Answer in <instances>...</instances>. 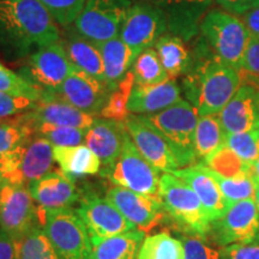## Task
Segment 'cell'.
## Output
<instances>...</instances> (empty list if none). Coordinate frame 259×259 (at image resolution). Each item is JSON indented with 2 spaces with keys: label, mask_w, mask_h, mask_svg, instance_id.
Wrapping results in <instances>:
<instances>
[{
  "label": "cell",
  "mask_w": 259,
  "mask_h": 259,
  "mask_svg": "<svg viewBox=\"0 0 259 259\" xmlns=\"http://www.w3.org/2000/svg\"><path fill=\"white\" fill-rule=\"evenodd\" d=\"M57 22L38 0H0V48L21 59L59 41Z\"/></svg>",
  "instance_id": "cell-1"
},
{
  "label": "cell",
  "mask_w": 259,
  "mask_h": 259,
  "mask_svg": "<svg viewBox=\"0 0 259 259\" xmlns=\"http://www.w3.org/2000/svg\"><path fill=\"white\" fill-rule=\"evenodd\" d=\"M242 85L240 71L213 57L204 61L185 82L187 99L199 116L218 115Z\"/></svg>",
  "instance_id": "cell-2"
},
{
  "label": "cell",
  "mask_w": 259,
  "mask_h": 259,
  "mask_svg": "<svg viewBox=\"0 0 259 259\" xmlns=\"http://www.w3.org/2000/svg\"><path fill=\"white\" fill-rule=\"evenodd\" d=\"M161 202L166 220L178 232L206 239L210 220L196 192L171 173L161 176Z\"/></svg>",
  "instance_id": "cell-3"
},
{
  "label": "cell",
  "mask_w": 259,
  "mask_h": 259,
  "mask_svg": "<svg viewBox=\"0 0 259 259\" xmlns=\"http://www.w3.org/2000/svg\"><path fill=\"white\" fill-rule=\"evenodd\" d=\"M38 223L60 259H93V241L74 208L38 211Z\"/></svg>",
  "instance_id": "cell-4"
},
{
  "label": "cell",
  "mask_w": 259,
  "mask_h": 259,
  "mask_svg": "<svg viewBox=\"0 0 259 259\" xmlns=\"http://www.w3.org/2000/svg\"><path fill=\"white\" fill-rule=\"evenodd\" d=\"M145 116L169 144L180 168L198 163L194 153V132L199 114L192 103L181 99L163 111Z\"/></svg>",
  "instance_id": "cell-5"
},
{
  "label": "cell",
  "mask_w": 259,
  "mask_h": 259,
  "mask_svg": "<svg viewBox=\"0 0 259 259\" xmlns=\"http://www.w3.org/2000/svg\"><path fill=\"white\" fill-rule=\"evenodd\" d=\"M200 31L218 59L228 66L241 70L252 36L238 16L225 10H211L204 16Z\"/></svg>",
  "instance_id": "cell-6"
},
{
  "label": "cell",
  "mask_w": 259,
  "mask_h": 259,
  "mask_svg": "<svg viewBox=\"0 0 259 259\" xmlns=\"http://www.w3.org/2000/svg\"><path fill=\"white\" fill-rule=\"evenodd\" d=\"M100 174L116 186L125 187L162 203L161 177L158 176V170L142 156L128 135L115 163L108 170Z\"/></svg>",
  "instance_id": "cell-7"
},
{
  "label": "cell",
  "mask_w": 259,
  "mask_h": 259,
  "mask_svg": "<svg viewBox=\"0 0 259 259\" xmlns=\"http://www.w3.org/2000/svg\"><path fill=\"white\" fill-rule=\"evenodd\" d=\"M131 6V0H87L74 21V30L97 45L120 36Z\"/></svg>",
  "instance_id": "cell-8"
},
{
  "label": "cell",
  "mask_w": 259,
  "mask_h": 259,
  "mask_svg": "<svg viewBox=\"0 0 259 259\" xmlns=\"http://www.w3.org/2000/svg\"><path fill=\"white\" fill-rule=\"evenodd\" d=\"M206 239L221 248L259 239V210L254 199L232 204L222 218L210 222Z\"/></svg>",
  "instance_id": "cell-9"
},
{
  "label": "cell",
  "mask_w": 259,
  "mask_h": 259,
  "mask_svg": "<svg viewBox=\"0 0 259 259\" xmlns=\"http://www.w3.org/2000/svg\"><path fill=\"white\" fill-rule=\"evenodd\" d=\"M76 211L88 229L92 241L137 229L108 199L89 187L80 189Z\"/></svg>",
  "instance_id": "cell-10"
},
{
  "label": "cell",
  "mask_w": 259,
  "mask_h": 259,
  "mask_svg": "<svg viewBox=\"0 0 259 259\" xmlns=\"http://www.w3.org/2000/svg\"><path fill=\"white\" fill-rule=\"evenodd\" d=\"M73 65L59 40L35 51L29 56L21 74L44 93H56L69 77Z\"/></svg>",
  "instance_id": "cell-11"
},
{
  "label": "cell",
  "mask_w": 259,
  "mask_h": 259,
  "mask_svg": "<svg viewBox=\"0 0 259 259\" xmlns=\"http://www.w3.org/2000/svg\"><path fill=\"white\" fill-rule=\"evenodd\" d=\"M168 18L163 9L139 2L132 4L122 24L120 37L136 53L153 48L167 30Z\"/></svg>",
  "instance_id": "cell-12"
},
{
  "label": "cell",
  "mask_w": 259,
  "mask_h": 259,
  "mask_svg": "<svg viewBox=\"0 0 259 259\" xmlns=\"http://www.w3.org/2000/svg\"><path fill=\"white\" fill-rule=\"evenodd\" d=\"M38 223L37 206L28 186L0 185V229L17 241Z\"/></svg>",
  "instance_id": "cell-13"
},
{
  "label": "cell",
  "mask_w": 259,
  "mask_h": 259,
  "mask_svg": "<svg viewBox=\"0 0 259 259\" xmlns=\"http://www.w3.org/2000/svg\"><path fill=\"white\" fill-rule=\"evenodd\" d=\"M124 125L136 148L155 169L163 173L179 169L180 166L169 144L147 116L130 114L124 120Z\"/></svg>",
  "instance_id": "cell-14"
},
{
  "label": "cell",
  "mask_w": 259,
  "mask_h": 259,
  "mask_svg": "<svg viewBox=\"0 0 259 259\" xmlns=\"http://www.w3.org/2000/svg\"><path fill=\"white\" fill-rule=\"evenodd\" d=\"M14 166L5 178V183L29 186L32 181L51 173L54 166L53 145L46 138L32 136L14 151Z\"/></svg>",
  "instance_id": "cell-15"
},
{
  "label": "cell",
  "mask_w": 259,
  "mask_h": 259,
  "mask_svg": "<svg viewBox=\"0 0 259 259\" xmlns=\"http://www.w3.org/2000/svg\"><path fill=\"white\" fill-rule=\"evenodd\" d=\"M111 93L106 84L99 82L73 66L69 77L61 84L60 88L51 95L69 102L87 114L100 116Z\"/></svg>",
  "instance_id": "cell-16"
},
{
  "label": "cell",
  "mask_w": 259,
  "mask_h": 259,
  "mask_svg": "<svg viewBox=\"0 0 259 259\" xmlns=\"http://www.w3.org/2000/svg\"><path fill=\"white\" fill-rule=\"evenodd\" d=\"M106 198L139 231L147 233L166 220L162 203L121 186L107 190Z\"/></svg>",
  "instance_id": "cell-17"
},
{
  "label": "cell",
  "mask_w": 259,
  "mask_h": 259,
  "mask_svg": "<svg viewBox=\"0 0 259 259\" xmlns=\"http://www.w3.org/2000/svg\"><path fill=\"white\" fill-rule=\"evenodd\" d=\"M38 211L73 208L80 198V189L61 170H52L28 186Z\"/></svg>",
  "instance_id": "cell-18"
},
{
  "label": "cell",
  "mask_w": 259,
  "mask_h": 259,
  "mask_svg": "<svg viewBox=\"0 0 259 259\" xmlns=\"http://www.w3.org/2000/svg\"><path fill=\"white\" fill-rule=\"evenodd\" d=\"M218 115L226 134L259 130V90L242 84Z\"/></svg>",
  "instance_id": "cell-19"
},
{
  "label": "cell",
  "mask_w": 259,
  "mask_h": 259,
  "mask_svg": "<svg viewBox=\"0 0 259 259\" xmlns=\"http://www.w3.org/2000/svg\"><path fill=\"white\" fill-rule=\"evenodd\" d=\"M127 135L124 121L96 116L88 128L84 144L92 149L101 161L102 169L100 173L108 170L115 163L120 156Z\"/></svg>",
  "instance_id": "cell-20"
},
{
  "label": "cell",
  "mask_w": 259,
  "mask_h": 259,
  "mask_svg": "<svg viewBox=\"0 0 259 259\" xmlns=\"http://www.w3.org/2000/svg\"><path fill=\"white\" fill-rule=\"evenodd\" d=\"M171 174L185 181L196 192L208 213L210 222L222 218L231 206L223 197L211 169H209L205 164L196 163L189 167L179 168L171 171Z\"/></svg>",
  "instance_id": "cell-21"
},
{
  "label": "cell",
  "mask_w": 259,
  "mask_h": 259,
  "mask_svg": "<svg viewBox=\"0 0 259 259\" xmlns=\"http://www.w3.org/2000/svg\"><path fill=\"white\" fill-rule=\"evenodd\" d=\"M28 118L36 127L37 125L48 124L54 126H69L77 128H89L96 116L87 114L69 102L44 93L42 99L34 109L27 112Z\"/></svg>",
  "instance_id": "cell-22"
},
{
  "label": "cell",
  "mask_w": 259,
  "mask_h": 259,
  "mask_svg": "<svg viewBox=\"0 0 259 259\" xmlns=\"http://www.w3.org/2000/svg\"><path fill=\"white\" fill-rule=\"evenodd\" d=\"M181 100V90L176 79L154 85H135L128 100L131 114L150 115L163 111Z\"/></svg>",
  "instance_id": "cell-23"
},
{
  "label": "cell",
  "mask_w": 259,
  "mask_h": 259,
  "mask_svg": "<svg viewBox=\"0 0 259 259\" xmlns=\"http://www.w3.org/2000/svg\"><path fill=\"white\" fill-rule=\"evenodd\" d=\"M63 45L71 64L76 69L106 84L105 67L99 45L83 37L76 30L67 34Z\"/></svg>",
  "instance_id": "cell-24"
},
{
  "label": "cell",
  "mask_w": 259,
  "mask_h": 259,
  "mask_svg": "<svg viewBox=\"0 0 259 259\" xmlns=\"http://www.w3.org/2000/svg\"><path fill=\"white\" fill-rule=\"evenodd\" d=\"M99 47L105 67L106 84L111 92H114L126 74L132 70L139 56L121 40L120 36L100 44Z\"/></svg>",
  "instance_id": "cell-25"
},
{
  "label": "cell",
  "mask_w": 259,
  "mask_h": 259,
  "mask_svg": "<svg viewBox=\"0 0 259 259\" xmlns=\"http://www.w3.org/2000/svg\"><path fill=\"white\" fill-rule=\"evenodd\" d=\"M54 160L60 170L72 180L96 176L101 170V161L85 144L76 147H53Z\"/></svg>",
  "instance_id": "cell-26"
},
{
  "label": "cell",
  "mask_w": 259,
  "mask_h": 259,
  "mask_svg": "<svg viewBox=\"0 0 259 259\" xmlns=\"http://www.w3.org/2000/svg\"><path fill=\"white\" fill-rule=\"evenodd\" d=\"M145 232L134 229L93 241V259H137Z\"/></svg>",
  "instance_id": "cell-27"
},
{
  "label": "cell",
  "mask_w": 259,
  "mask_h": 259,
  "mask_svg": "<svg viewBox=\"0 0 259 259\" xmlns=\"http://www.w3.org/2000/svg\"><path fill=\"white\" fill-rule=\"evenodd\" d=\"M154 48L169 78H177L190 69V53L180 37L170 34L162 35Z\"/></svg>",
  "instance_id": "cell-28"
},
{
  "label": "cell",
  "mask_w": 259,
  "mask_h": 259,
  "mask_svg": "<svg viewBox=\"0 0 259 259\" xmlns=\"http://www.w3.org/2000/svg\"><path fill=\"white\" fill-rule=\"evenodd\" d=\"M225 144L226 131L219 115L199 116L194 132V153L197 161L203 162Z\"/></svg>",
  "instance_id": "cell-29"
},
{
  "label": "cell",
  "mask_w": 259,
  "mask_h": 259,
  "mask_svg": "<svg viewBox=\"0 0 259 259\" xmlns=\"http://www.w3.org/2000/svg\"><path fill=\"white\" fill-rule=\"evenodd\" d=\"M35 136L27 112L0 120V155L12 153Z\"/></svg>",
  "instance_id": "cell-30"
},
{
  "label": "cell",
  "mask_w": 259,
  "mask_h": 259,
  "mask_svg": "<svg viewBox=\"0 0 259 259\" xmlns=\"http://www.w3.org/2000/svg\"><path fill=\"white\" fill-rule=\"evenodd\" d=\"M137 259H184V245L168 232L147 235Z\"/></svg>",
  "instance_id": "cell-31"
},
{
  "label": "cell",
  "mask_w": 259,
  "mask_h": 259,
  "mask_svg": "<svg viewBox=\"0 0 259 259\" xmlns=\"http://www.w3.org/2000/svg\"><path fill=\"white\" fill-rule=\"evenodd\" d=\"M15 244L16 259H60L40 223Z\"/></svg>",
  "instance_id": "cell-32"
},
{
  "label": "cell",
  "mask_w": 259,
  "mask_h": 259,
  "mask_svg": "<svg viewBox=\"0 0 259 259\" xmlns=\"http://www.w3.org/2000/svg\"><path fill=\"white\" fill-rule=\"evenodd\" d=\"M132 72L135 76V85H154L169 79L154 47L139 54L132 66Z\"/></svg>",
  "instance_id": "cell-33"
},
{
  "label": "cell",
  "mask_w": 259,
  "mask_h": 259,
  "mask_svg": "<svg viewBox=\"0 0 259 259\" xmlns=\"http://www.w3.org/2000/svg\"><path fill=\"white\" fill-rule=\"evenodd\" d=\"M199 163L205 164L212 171L225 178L247 176V174H250L252 166V164L246 163L241 157H239L226 144Z\"/></svg>",
  "instance_id": "cell-34"
},
{
  "label": "cell",
  "mask_w": 259,
  "mask_h": 259,
  "mask_svg": "<svg viewBox=\"0 0 259 259\" xmlns=\"http://www.w3.org/2000/svg\"><path fill=\"white\" fill-rule=\"evenodd\" d=\"M135 87V76L132 70L126 74V77L121 80L119 87L114 92L111 93L107 100L105 107L101 111L100 116L112 120L124 121L131 114L128 112V100L131 96L132 89Z\"/></svg>",
  "instance_id": "cell-35"
},
{
  "label": "cell",
  "mask_w": 259,
  "mask_h": 259,
  "mask_svg": "<svg viewBox=\"0 0 259 259\" xmlns=\"http://www.w3.org/2000/svg\"><path fill=\"white\" fill-rule=\"evenodd\" d=\"M212 176L218 181L220 190L229 205L241 202V200L254 199L257 184L254 183L250 174L238 178H225L212 171Z\"/></svg>",
  "instance_id": "cell-36"
},
{
  "label": "cell",
  "mask_w": 259,
  "mask_h": 259,
  "mask_svg": "<svg viewBox=\"0 0 259 259\" xmlns=\"http://www.w3.org/2000/svg\"><path fill=\"white\" fill-rule=\"evenodd\" d=\"M88 128L69 127V126H54L48 124L37 125L35 135L46 138L53 147H76L85 143Z\"/></svg>",
  "instance_id": "cell-37"
},
{
  "label": "cell",
  "mask_w": 259,
  "mask_h": 259,
  "mask_svg": "<svg viewBox=\"0 0 259 259\" xmlns=\"http://www.w3.org/2000/svg\"><path fill=\"white\" fill-rule=\"evenodd\" d=\"M0 93L16 96L29 97L34 101H40L44 92L25 79L22 74L16 73L0 64Z\"/></svg>",
  "instance_id": "cell-38"
},
{
  "label": "cell",
  "mask_w": 259,
  "mask_h": 259,
  "mask_svg": "<svg viewBox=\"0 0 259 259\" xmlns=\"http://www.w3.org/2000/svg\"><path fill=\"white\" fill-rule=\"evenodd\" d=\"M226 145L246 163L252 164L259 157L258 130L240 134H226Z\"/></svg>",
  "instance_id": "cell-39"
},
{
  "label": "cell",
  "mask_w": 259,
  "mask_h": 259,
  "mask_svg": "<svg viewBox=\"0 0 259 259\" xmlns=\"http://www.w3.org/2000/svg\"><path fill=\"white\" fill-rule=\"evenodd\" d=\"M61 27L73 23L85 5L87 0H38Z\"/></svg>",
  "instance_id": "cell-40"
},
{
  "label": "cell",
  "mask_w": 259,
  "mask_h": 259,
  "mask_svg": "<svg viewBox=\"0 0 259 259\" xmlns=\"http://www.w3.org/2000/svg\"><path fill=\"white\" fill-rule=\"evenodd\" d=\"M184 245V259H221V251L206 244V239L199 236H181Z\"/></svg>",
  "instance_id": "cell-41"
},
{
  "label": "cell",
  "mask_w": 259,
  "mask_h": 259,
  "mask_svg": "<svg viewBox=\"0 0 259 259\" xmlns=\"http://www.w3.org/2000/svg\"><path fill=\"white\" fill-rule=\"evenodd\" d=\"M37 102L29 97L0 93V120L31 111Z\"/></svg>",
  "instance_id": "cell-42"
},
{
  "label": "cell",
  "mask_w": 259,
  "mask_h": 259,
  "mask_svg": "<svg viewBox=\"0 0 259 259\" xmlns=\"http://www.w3.org/2000/svg\"><path fill=\"white\" fill-rule=\"evenodd\" d=\"M221 259H259V239L221 248Z\"/></svg>",
  "instance_id": "cell-43"
},
{
  "label": "cell",
  "mask_w": 259,
  "mask_h": 259,
  "mask_svg": "<svg viewBox=\"0 0 259 259\" xmlns=\"http://www.w3.org/2000/svg\"><path fill=\"white\" fill-rule=\"evenodd\" d=\"M241 70H244L246 73L253 77L259 83V40L257 38H251L250 45H248L247 51L245 53Z\"/></svg>",
  "instance_id": "cell-44"
},
{
  "label": "cell",
  "mask_w": 259,
  "mask_h": 259,
  "mask_svg": "<svg viewBox=\"0 0 259 259\" xmlns=\"http://www.w3.org/2000/svg\"><path fill=\"white\" fill-rule=\"evenodd\" d=\"M218 4L229 14L240 16L254 6L259 5V0H216Z\"/></svg>",
  "instance_id": "cell-45"
},
{
  "label": "cell",
  "mask_w": 259,
  "mask_h": 259,
  "mask_svg": "<svg viewBox=\"0 0 259 259\" xmlns=\"http://www.w3.org/2000/svg\"><path fill=\"white\" fill-rule=\"evenodd\" d=\"M238 17L244 22L245 27L250 31L251 36L259 40V5L247 10Z\"/></svg>",
  "instance_id": "cell-46"
},
{
  "label": "cell",
  "mask_w": 259,
  "mask_h": 259,
  "mask_svg": "<svg viewBox=\"0 0 259 259\" xmlns=\"http://www.w3.org/2000/svg\"><path fill=\"white\" fill-rule=\"evenodd\" d=\"M213 0H162L164 5L168 8H174L178 10H193L203 9L209 6Z\"/></svg>",
  "instance_id": "cell-47"
},
{
  "label": "cell",
  "mask_w": 259,
  "mask_h": 259,
  "mask_svg": "<svg viewBox=\"0 0 259 259\" xmlns=\"http://www.w3.org/2000/svg\"><path fill=\"white\" fill-rule=\"evenodd\" d=\"M0 259H16L14 239L0 229Z\"/></svg>",
  "instance_id": "cell-48"
},
{
  "label": "cell",
  "mask_w": 259,
  "mask_h": 259,
  "mask_svg": "<svg viewBox=\"0 0 259 259\" xmlns=\"http://www.w3.org/2000/svg\"><path fill=\"white\" fill-rule=\"evenodd\" d=\"M14 164V151L12 153L0 155V185L5 181V178L11 170Z\"/></svg>",
  "instance_id": "cell-49"
},
{
  "label": "cell",
  "mask_w": 259,
  "mask_h": 259,
  "mask_svg": "<svg viewBox=\"0 0 259 259\" xmlns=\"http://www.w3.org/2000/svg\"><path fill=\"white\" fill-rule=\"evenodd\" d=\"M250 174H251L252 179L254 180V183L258 185L259 184V157L253 162V163H252Z\"/></svg>",
  "instance_id": "cell-50"
},
{
  "label": "cell",
  "mask_w": 259,
  "mask_h": 259,
  "mask_svg": "<svg viewBox=\"0 0 259 259\" xmlns=\"http://www.w3.org/2000/svg\"><path fill=\"white\" fill-rule=\"evenodd\" d=\"M254 202H255V204H257V208H258V210H259V184L257 185V190H255Z\"/></svg>",
  "instance_id": "cell-51"
},
{
  "label": "cell",
  "mask_w": 259,
  "mask_h": 259,
  "mask_svg": "<svg viewBox=\"0 0 259 259\" xmlns=\"http://www.w3.org/2000/svg\"><path fill=\"white\" fill-rule=\"evenodd\" d=\"M258 135H259V130H258Z\"/></svg>",
  "instance_id": "cell-52"
}]
</instances>
